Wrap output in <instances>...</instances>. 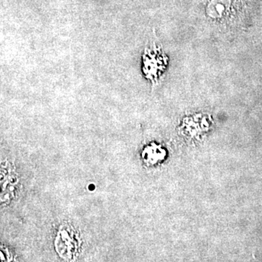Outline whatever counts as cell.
Instances as JSON below:
<instances>
[{"instance_id":"6da1fadb","label":"cell","mask_w":262,"mask_h":262,"mask_svg":"<svg viewBox=\"0 0 262 262\" xmlns=\"http://www.w3.org/2000/svg\"><path fill=\"white\" fill-rule=\"evenodd\" d=\"M143 65L146 78L153 84H156L167 65L166 57L164 56L162 50L157 48L155 45L153 49H146L143 56Z\"/></svg>"}]
</instances>
